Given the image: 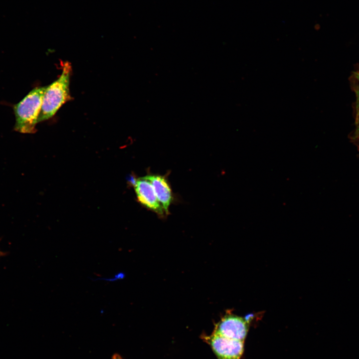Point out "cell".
<instances>
[{"label":"cell","mask_w":359,"mask_h":359,"mask_svg":"<svg viewBox=\"0 0 359 359\" xmlns=\"http://www.w3.org/2000/svg\"><path fill=\"white\" fill-rule=\"evenodd\" d=\"M125 276V274H124V273L122 272H119L114 274L112 276L109 277L98 278L96 279V280H99L104 281L106 282H114L118 280L123 279Z\"/></svg>","instance_id":"7"},{"label":"cell","mask_w":359,"mask_h":359,"mask_svg":"<svg viewBox=\"0 0 359 359\" xmlns=\"http://www.w3.org/2000/svg\"><path fill=\"white\" fill-rule=\"evenodd\" d=\"M249 330V323L242 317L226 314L216 324L213 333L227 338L243 341Z\"/></svg>","instance_id":"4"},{"label":"cell","mask_w":359,"mask_h":359,"mask_svg":"<svg viewBox=\"0 0 359 359\" xmlns=\"http://www.w3.org/2000/svg\"><path fill=\"white\" fill-rule=\"evenodd\" d=\"M357 77L358 79L359 80V72L357 73Z\"/></svg>","instance_id":"11"},{"label":"cell","mask_w":359,"mask_h":359,"mask_svg":"<svg viewBox=\"0 0 359 359\" xmlns=\"http://www.w3.org/2000/svg\"><path fill=\"white\" fill-rule=\"evenodd\" d=\"M204 340L210 345L218 359H240L244 351V342L213 333Z\"/></svg>","instance_id":"3"},{"label":"cell","mask_w":359,"mask_h":359,"mask_svg":"<svg viewBox=\"0 0 359 359\" xmlns=\"http://www.w3.org/2000/svg\"><path fill=\"white\" fill-rule=\"evenodd\" d=\"M1 253L0 252V255H1Z\"/></svg>","instance_id":"12"},{"label":"cell","mask_w":359,"mask_h":359,"mask_svg":"<svg viewBox=\"0 0 359 359\" xmlns=\"http://www.w3.org/2000/svg\"><path fill=\"white\" fill-rule=\"evenodd\" d=\"M112 359H123L121 357L120 355H119L117 354H115L112 356Z\"/></svg>","instance_id":"9"},{"label":"cell","mask_w":359,"mask_h":359,"mask_svg":"<svg viewBox=\"0 0 359 359\" xmlns=\"http://www.w3.org/2000/svg\"><path fill=\"white\" fill-rule=\"evenodd\" d=\"M358 107H359V91L358 92Z\"/></svg>","instance_id":"10"},{"label":"cell","mask_w":359,"mask_h":359,"mask_svg":"<svg viewBox=\"0 0 359 359\" xmlns=\"http://www.w3.org/2000/svg\"><path fill=\"white\" fill-rule=\"evenodd\" d=\"M46 87H38L31 90L20 102L15 105L14 130L24 134L33 133L38 123L42 99Z\"/></svg>","instance_id":"2"},{"label":"cell","mask_w":359,"mask_h":359,"mask_svg":"<svg viewBox=\"0 0 359 359\" xmlns=\"http://www.w3.org/2000/svg\"><path fill=\"white\" fill-rule=\"evenodd\" d=\"M153 187L156 196L167 214L172 201V190L166 179L162 176H147Z\"/></svg>","instance_id":"6"},{"label":"cell","mask_w":359,"mask_h":359,"mask_svg":"<svg viewBox=\"0 0 359 359\" xmlns=\"http://www.w3.org/2000/svg\"><path fill=\"white\" fill-rule=\"evenodd\" d=\"M62 65L60 76L46 86L38 117V123L53 117L62 105L70 99L69 84L72 67L68 61L64 62Z\"/></svg>","instance_id":"1"},{"label":"cell","mask_w":359,"mask_h":359,"mask_svg":"<svg viewBox=\"0 0 359 359\" xmlns=\"http://www.w3.org/2000/svg\"><path fill=\"white\" fill-rule=\"evenodd\" d=\"M356 123L358 126V128L359 129V107H358L357 118H356Z\"/></svg>","instance_id":"8"},{"label":"cell","mask_w":359,"mask_h":359,"mask_svg":"<svg viewBox=\"0 0 359 359\" xmlns=\"http://www.w3.org/2000/svg\"><path fill=\"white\" fill-rule=\"evenodd\" d=\"M132 181L139 202L148 208L163 215L165 210L159 201L148 176Z\"/></svg>","instance_id":"5"}]
</instances>
